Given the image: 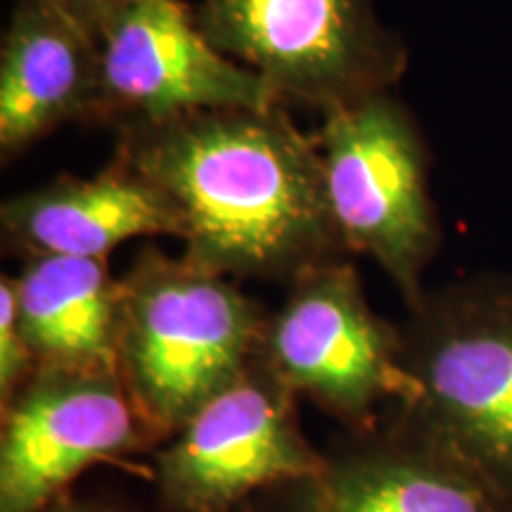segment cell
Instances as JSON below:
<instances>
[{
  "mask_svg": "<svg viewBox=\"0 0 512 512\" xmlns=\"http://www.w3.org/2000/svg\"><path fill=\"white\" fill-rule=\"evenodd\" d=\"M114 157L174 207L183 254L226 278L292 283L347 256L316 136L297 128L283 102L121 131Z\"/></svg>",
  "mask_w": 512,
  "mask_h": 512,
  "instance_id": "1",
  "label": "cell"
},
{
  "mask_svg": "<svg viewBox=\"0 0 512 512\" xmlns=\"http://www.w3.org/2000/svg\"><path fill=\"white\" fill-rule=\"evenodd\" d=\"M119 283V377L152 437L169 439L247 373L266 316L233 278L152 245Z\"/></svg>",
  "mask_w": 512,
  "mask_h": 512,
  "instance_id": "2",
  "label": "cell"
},
{
  "mask_svg": "<svg viewBox=\"0 0 512 512\" xmlns=\"http://www.w3.org/2000/svg\"><path fill=\"white\" fill-rule=\"evenodd\" d=\"M396 422L470 465L512 503V275L425 292L403 330Z\"/></svg>",
  "mask_w": 512,
  "mask_h": 512,
  "instance_id": "3",
  "label": "cell"
},
{
  "mask_svg": "<svg viewBox=\"0 0 512 512\" xmlns=\"http://www.w3.org/2000/svg\"><path fill=\"white\" fill-rule=\"evenodd\" d=\"M330 216L347 254H368L418 309L441 247L430 147L413 112L375 93L323 114L316 133Z\"/></svg>",
  "mask_w": 512,
  "mask_h": 512,
  "instance_id": "4",
  "label": "cell"
},
{
  "mask_svg": "<svg viewBox=\"0 0 512 512\" xmlns=\"http://www.w3.org/2000/svg\"><path fill=\"white\" fill-rule=\"evenodd\" d=\"M195 17L219 53L280 100L323 114L389 91L408 67L375 0H202Z\"/></svg>",
  "mask_w": 512,
  "mask_h": 512,
  "instance_id": "5",
  "label": "cell"
},
{
  "mask_svg": "<svg viewBox=\"0 0 512 512\" xmlns=\"http://www.w3.org/2000/svg\"><path fill=\"white\" fill-rule=\"evenodd\" d=\"M259 361L294 396L358 432L406 392L403 330L377 316L347 256L306 268L266 316Z\"/></svg>",
  "mask_w": 512,
  "mask_h": 512,
  "instance_id": "6",
  "label": "cell"
},
{
  "mask_svg": "<svg viewBox=\"0 0 512 512\" xmlns=\"http://www.w3.org/2000/svg\"><path fill=\"white\" fill-rule=\"evenodd\" d=\"M95 38L93 121L119 133L204 110L283 102L261 76L214 48L185 0H117Z\"/></svg>",
  "mask_w": 512,
  "mask_h": 512,
  "instance_id": "7",
  "label": "cell"
},
{
  "mask_svg": "<svg viewBox=\"0 0 512 512\" xmlns=\"http://www.w3.org/2000/svg\"><path fill=\"white\" fill-rule=\"evenodd\" d=\"M294 399L256 356L157 453L164 503L176 512H228L264 486L316 482L328 460L304 439Z\"/></svg>",
  "mask_w": 512,
  "mask_h": 512,
  "instance_id": "8",
  "label": "cell"
},
{
  "mask_svg": "<svg viewBox=\"0 0 512 512\" xmlns=\"http://www.w3.org/2000/svg\"><path fill=\"white\" fill-rule=\"evenodd\" d=\"M150 439L117 370L38 368L3 408L0 512H46L86 467Z\"/></svg>",
  "mask_w": 512,
  "mask_h": 512,
  "instance_id": "9",
  "label": "cell"
},
{
  "mask_svg": "<svg viewBox=\"0 0 512 512\" xmlns=\"http://www.w3.org/2000/svg\"><path fill=\"white\" fill-rule=\"evenodd\" d=\"M5 252L29 259H98L136 238L183 228L155 185L114 157L100 174L60 176L10 197L0 207Z\"/></svg>",
  "mask_w": 512,
  "mask_h": 512,
  "instance_id": "10",
  "label": "cell"
},
{
  "mask_svg": "<svg viewBox=\"0 0 512 512\" xmlns=\"http://www.w3.org/2000/svg\"><path fill=\"white\" fill-rule=\"evenodd\" d=\"M98 38L57 0H17L0 46V157L69 121H93Z\"/></svg>",
  "mask_w": 512,
  "mask_h": 512,
  "instance_id": "11",
  "label": "cell"
},
{
  "mask_svg": "<svg viewBox=\"0 0 512 512\" xmlns=\"http://www.w3.org/2000/svg\"><path fill=\"white\" fill-rule=\"evenodd\" d=\"M309 512H512L470 465L396 422L311 482Z\"/></svg>",
  "mask_w": 512,
  "mask_h": 512,
  "instance_id": "12",
  "label": "cell"
},
{
  "mask_svg": "<svg viewBox=\"0 0 512 512\" xmlns=\"http://www.w3.org/2000/svg\"><path fill=\"white\" fill-rule=\"evenodd\" d=\"M12 285L36 370H117L121 283L107 261L29 259Z\"/></svg>",
  "mask_w": 512,
  "mask_h": 512,
  "instance_id": "13",
  "label": "cell"
},
{
  "mask_svg": "<svg viewBox=\"0 0 512 512\" xmlns=\"http://www.w3.org/2000/svg\"><path fill=\"white\" fill-rule=\"evenodd\" d=\"M34 373V354H31L24 332L19 328L12 275H3V280H0V403H3V408L15 399L19 389L29 382Z\"/></svg>",
  "mask_w": 512,
  "mask_h": 512,
  "instance_id": "14",
  "label": "cell"
},
{
  "mask_svg": "<svg viewBox=\"0 0 512 512\" xmlns=\"http://www.w3.org/2000/svg\"><path fill=\"white\" fill-rule=\"evenodd\" d=\"M62 8H67L72 15H76L81 22H86L93 31L98 29L102 17L110 12V8L117 0H57Z\"/></svg>",
  "mask_w": 512,
  "mask_h": 512,
  "instance_id": "15",
  "label": "cell"
},
{
  "mask_svg": "<svg viewBox=\"0 0 512 512\" xmlns=\"http://www.w3.org/2000/svg\"><path fill=\"white\" fill-rule=\"evenodd\" d=\"M46 512H102V510H95L86 503H74V501H64V498H60V501L50 505Z\"/></svg>",
  "mask_w": 512,
  "mask_h": 512,
  "instance_id": "16",
  "label": "cell"
}]
</instances>
